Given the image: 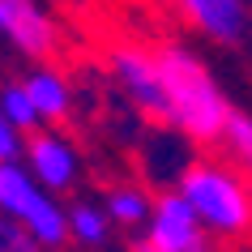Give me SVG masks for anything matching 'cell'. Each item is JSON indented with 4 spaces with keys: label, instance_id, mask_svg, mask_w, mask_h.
<instances>
[{
    "label": "cell",
    "instance_id": "7c38bea8",
    "mask_svg": "<svg viewBox=\"0 0 252 252\" xmlns=\"http://www.w3.org/2000/svg\"><path fill=\"white\" fill-rule=\"evenodd\" d=\"M0 111L13 120V128L22 137H30V133L43 128V120H39V111H34V103H30V94H26L22 81H9V86L0 90Z\"/></svg>",
    "mask_w": 252,
    "mask_h": 252
},
{
    "label": "cell",
    "instance_id": "6da1fadb",
    "mask_svg": "<svg viewBox=\"0 0 252 252\" xmlns=\"http://www.w3.org/2000/svg\"><path fill=\"white\" fill-rule=\"evenodd\" d=\"M154 60H158L162 90H167V124L201 146L222 141L235 111L226 103V94L218 90V81L210 77L205 60L188 47H162Z\"/></svg>",
    "mask_w": 252,
    "mask_h": 252
},
{
    "label": "cell",
    "instance_id": "3957f363",
    "mask_svg": "<svg viewBox=\"0 0 252 252\" xmlns=\"http://www.w3.org/2000/svg\"><path fill=\"white\" fill-rule=\"evenodd\" d=\"M0 218L17 222L39 248H60L68 239V210L22 162H0Z\"/></svg>",
    "mask_w": 252,
    "mask_h": 252
},
{
    "label": "cell",
    "instance_id": "9a60e30c",
    "mask_svg": "<svg viewBox=\"0 0 252 252\" xmlns=\"http://www.w3.org/2000/svg\"><path fill=\"white\" fill-rule=\"evenodd\" d=\"M0 252H47V248H39V244H34L17 222L0 218Z\"/></svg>",
    "mask_w": 252,
    "mask_h": 252
},
{
    "label": "cell",
    "instance_id": "5bb4252c",
    "mask_svg": "<svg viewBox=\"0 0 252 252\" xmlns=\"http://www.w3.org/2000/svg\"><path fill=\"white\" fill-rule=\"evenodd\" d=\"M26 154V137L13 128V120L0 111V162H22Z\"/></svg>",
    "mask_w": 252,
    "mask_h": 252
},
{
    "label": "cell",
    "instance_id": "277c9868",
    "mask_svg": "<svg viewBox=\"0 0 252 252\" xmlns=\"http://www.w3.org/2000/svg\"><path fill=\"white\" fill-rule=\"evenodd\" d=\"M111 73L141 116L167 124V90H162V73L154 56L133 47V43H120V47H111Z\"/></svg>",
    "mask_w": 252,
    "mask_h": 252
},
{
    "label": "cell",
    "instance_id": "8992f818",
    "mask_svg": "<svg viewBox=\"0 0 252 252\" xmlns=\"http://www.w3.org/2000/svg\"><path fill=\"white\" fill-rule=\"evenodd\" d=\"M26 171L39 180L47 192H64L77 184V150L68 146V137H60L56 128H39L26 137Z\"/></svg>",
    "mask_w": 252,
    "mask_h": 252
},
{
    "label": "cell",
    "instance_id": "ba28073f",
    "mask_svg": "<svg viewBox=\"0 0 252 252\" xmlns=\"http://www.w3.org/2000/svg\"><path fill=\"white\" fill-rule=\"evenodd\" d=\"M180 13L218 43H235L248 26V4L244 0H175Z\"/></svg>",
    "mask_w": 252,
    "mask_h": 252
},
{
    "label": "cell",
    "instance_id": "52a82bcc",
    "mask_svg": "<svg viewBox=\"0 0 252 252\" xmlns=\"http://www.w3.org/2000/svg\"><path fill=\"white\" fill-rule=\"evenodd\" d=\"M0 34L34 60L56 52V26L39 0H0Z\"/></svg>",
    "mask_w": 252,
    "mask_h": 252
},
{
    "label": "cell",
    "instance_id": "7a4b0ae2",
    "mask_svg": "<svg viewBox=\"0 0 252 252\" xmlns=\"http://www.w3.org/2000/svg\"><path fill=\"white\" fill-rule=\"evenodd\" d=\"M175 192L192 205L197 222L214 235H244L252 226V192L222 162H192Z\"/></svg>",
    "mask_w": 252,
    "mask_h": 252
},
{
    "label": "cell",
    "instance_id": "9c48e42d",
    "mask_svg": "<svg viewBox=\"0 0 252 252\" xmlns=\"http://www.w3.org/2000/svg\"><path fill=\"white\" fill-rule=\"evenodd\" d=\"M22 86H26V94H30V103H34L43 124H60L73 111V90H68V81L56 68H34Z\"/></svg>",
    "mask_w": 252,
    "mask_h": 252
},
{
    "label": "cell",
    "instance_id": "2e32d148",
    "mask_svg": "<svg viewBox=\"0 0 252 252\" xmlns=\"http://www.w3.org/2000/svg\"><path fill=\"white\" fill-rule=\"evenodd\" d=\"M137 252H158V248H150V244H137ZM192 252H214L210 244H201V248H192Z\"/></svg>",
    "mask_w": 252,
    "mask_h": 252
},
{
    "label": "cell",
    "instance_id": "8fae6325",
    "mask_svg": "<svg viewBox=\"0 0 252 252\" xmlns=\"http://www.w3.org/2000/svg\"><path fill=\"white\" fill-rule=\"evenodd\" d=\"M150 214H154V201L141 192V188L124 184V188H111L107 192V218L120 226H141L150 222Z\"/></svg>",
    "mask_w": 252,
    "mask_h": 252
},
{
    "label": "cell",
    "instance_id": "4fadbf2b",
    "mask_svg": "<svg viewBox=\"0 0 252 252\" xmlns=\"http://www.w3.org/2000/svg\"><path fill=\"white\" fill-rule=\"evenodd\" d=\"M226 146H231V154H235L244 167L252 171V120L248 116H231V124H226Z\"/></svg>",
    "mask_w": 252,
    "mask_h": 252
},
{
    "label": "cell",
    "instance_id": "5b68a950",
    "mask_svg": "<svg viewBox=\"0 0 252 252\" xmlns=\"http://www.w3.org/2000/svg\"><path fill=\"white\" fill-rule=\"evenodd\" d=\"M141 244H150V248H158V252H192L201 244H210V239H205V226L197 222L192 205L180 192H162L154 201L150 231L141 235Z\"/></svg>",
    "mask_w": 252,
    "mask_h": 252
},
{
    "label": "cell",
    "instance_id": "30bf717a",
    "mask_svg": "<svg viewBox=\"0 0 252 252\" xmlns=\"http://www.w3.org/2000/svg\"><path fill=\"white\" fill-rule=\"evenodd\" d=\"M107 226H111L107 210L90 205V201H73L68 205V239H77L86 248H98V244H107Z\"/></svg>",
    "mask_w": 252,
    "mask_h": 252
}]
</instances>
